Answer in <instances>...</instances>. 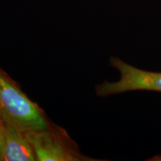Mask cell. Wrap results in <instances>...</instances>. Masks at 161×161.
Segmentation results:
<instances>
[{
  "label": "cell",
  "mask_w": 161,
  "mask_h": 161,
  "mask_svg": "<svg viewBox=\"0 0 161 161\" xmlns=\"http://www.w3.org/2000/svg\"><path fill=\"white\" fill-rule=\"evenodd\" d=\"M110 64L119 72L117 81H104L96 86V92L100 97L132 91L161 92V72L147 71L128 64L117 57H111Z\"/></svg>",
  "instance_id": "obj_3"
},
{
  "label": "cell",
  "mask_w": 161,
  "mask_h": 161,
  "mask_svg": "<svg viewBox=\"0 0 161 161\" xmlns=\"http://www.w3.org/2000/svg\"><path fill=\"white\" fill-rule=\"evenodd\" d=\"M4 140H5V130L3 119L0 116V161H3Z\"/></svg>",
  "instance_id": "obj_5"
},
{
  "label": "cell",
  "mask_w": 161,
  "mask_h": 161,
  "mask_svg": "<svg viewBox=\"0 0 161 161\" xmlns=\"http://www.w3.org/2000/svg\"><path fill=\"white\" fill-rule=\"evenodd\" d=\"M4 140L3 161H35L31 145L23 131L14 125L3 121Z\"/></svg>",
  "instance_id": "obj_4"
},
{
  "label": "cell",
  "mask_w": 161,
  "mask_h": 161,
  "mask_svg": "<svg viewBox=\"0 0 161 161\" xmlns=\"http://www.w3.org/2000/svg\"><path fill=\"white\" fill-rule=\"evenodd\" d=\"M148 160H154V161H161V156L158 155V156H155L154 158L149 159Z\"/></svg>",
  "instance_id": "obj_6"
},
{
  "label": "cell",
  "mask_w": 161,
  "mask_h": 161,
  "mask_svg": "<svg viewBox=\"0 0 161 161\" xmlns=\"http://www.w3.org/2000/svg\"><path fill=\"white\" fill-rule=\"evenodd\" d=\"M0 116L23 131L43 130L50 125L43 110L1 69Z\"/></svg>",
  "instance_id": "obj_1"
},
{
  "label": "cell",
  "mask_w": 161,
  "mask_h": 161,
  "mask_svg": "<svg viewBox=\"0 0 161 161\" xmlns=\"http://www.w3.org/2000/svg\"><path fill=\"white\" fill-rule=\"evenodd\" d=\"M38 161L88 160L64 130L52 128L24 131Z\"/></svg>",
  "instance_id": "obj_2"
}]
</instances>
